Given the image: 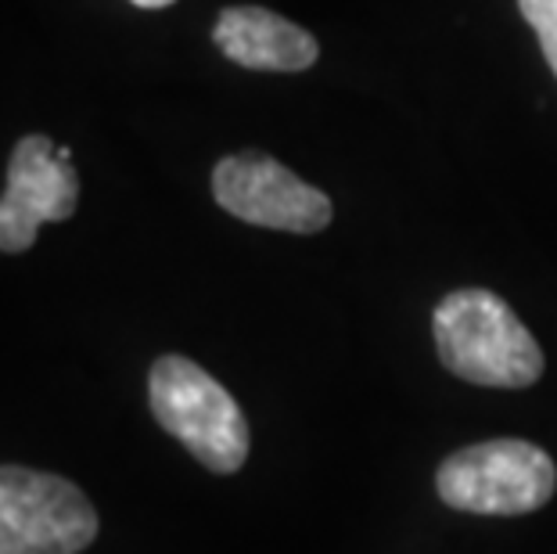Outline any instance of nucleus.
Wrapping results in <instances>:
<instances>
[{
    "mask_svg": "<svg viewBox=\"0 0 557 554\" xmlns=\"http://www.w3.org/2000/svg\"><path fill=\"white\" fill-rule=\"evenodd\" d=\"M212 40L231 62L263 73H302L320 58L310 33L267 8H223Z\"/></svg>",
    "mask_w": 557,
    "mask_h": 554,
    "instance_id": "0eeeda50",
    "label": "nucleus"
},
{
    "mask_svg": "<svg viewBox=\"0 0 557 554\" xmlns=\"http://www.w3.org/2000/svg\"><path fill=\"white\" fill-rule=\"evenodd\" d=\"M438 497L471 515H529L550 501L557 468L547 451L525 440H490L438 465Z\"/></svg>",
    "mask_w": 557,
    "mask_h": 554,
    "instance_id": "7ed1b4c3",
    "label": "nucleus"
},
{
    "mask_svg": "<svg viewBox=\"0 0 557 554\" xmlns=\"http://www.w3.org/2000/svg\"><path fill=\"white\" fill-rule=\"evenodd\" d=\"M159 426L176 435L209 471L231 476L248 457V421L234 396L187 357H162L148 374Z\"/></svg>",
    "mask_w": 557,
    "mask_h": 554,
    "instance_id": "f03ea898",
    "label": "nucleus"
},
{
    "mask_svg": "<svg viewBox=\"0 0 557 554\" xmlns=\"http://www.w3.org/2000/svg\"><path fill=\"white\" fill-rule=\"evenodd\" d=\"M98 537L83 490L51 471L0 465V554H79Z\"/></svg>",
    "mask_w": 557,
    "mask_h": 554,
    "instance_id": "20e7f679",
    "label": "nucleus"
},
{
    "mask_svg": "<svg viewBox=\"0 0 557 554\" xmlns=\"http://www.w3.org/2000/svg\"><path fill=\"white\" fill-rule=\"evenodd\" d=\"M518 8L529 26L536 29L543 54H547V62L557 76V0H518Z\"/></svg>",
    "mask_w": 557,
    "mask_h": 554,
    "instance_id": "6e6552de",
    "label": "nucleus"
},
{
    "mask_svg": "<svg viewBox=\"0 0 557 554\" xmlns=\"http://www.w3.org/2000/svg\"><path fill=\"white\" fill-rule=\"evenodd\" d=\"M79 202L73 151L51 137H22L8 162V192L0 198V253H26L44 223L69 220Z\"/></svg>",
    "mask_w": 557,
    "mask_h": 554,
    "instance_id": "423d86ee",
    "label": "nucleus"
},
{
    "mask_svg": "<svg viewBox=\"0 0 557 554\" xmlns=\"http://www.w3.org/2000/svg\"><path fill=\"white\" fill-rule=\"evenodd\" d=\"M212 195L231 217L270 231L317 234L331 223V198L263 151L227 156L212 170Z\"/></svg>",
    "mask_w": 557,
    "mask_h": 554,
    "instance_id": "39448f33",
    "label": "nucleus"
},
{
    "mask_svg": "<svg viewBox=\"0 0 557 554\" xmlns=\"http://www.w3.org/2000/svg\"><path fill=\"white\" fill-rule=\"evenodd\" d=\"M129 4H137V8H165V4H173V0H129Z\"/></svg>",
    "mask_w": 557,
    "mask_h": 554,
    "instance_id": "1a4fd4ad",
    "label": "nucleus"
},
{
    "mask_svg": "<svg viewBox=\"0 0 557 554\" xmlns=\"http://www.w3.org/2000/svg\"><path fill=\"white\" fill-rule=\"evenodd\" d=\"M435 349L457 379L493 389L540 382L543 349L500 296L460 288L435 310Z\"/></svg>",
    "mask_w": 557,
    "mask_h": 554,
    "instance_id": "f257e3e1",
    "label": "nucleus"
}]
</instances>
